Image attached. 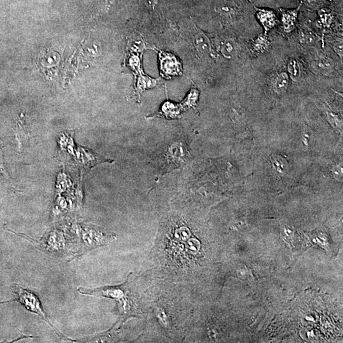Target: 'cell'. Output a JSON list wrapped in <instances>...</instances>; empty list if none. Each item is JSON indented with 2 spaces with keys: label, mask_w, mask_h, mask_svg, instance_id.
<instances>
[{
  "label": "cell",
  "mask_w": 343,
  "mask_h": 343,
  "mask_svg": "<svg viewBox=\"0 0 343 343\" xmlns=\"http://www.w3.org/2000/svg\"><path fill=\"white\" fill-rule=\"evenodd\" d=\"M139 279L150 328L174 342L185 340L192 318L185 288L153 274Z\"/></svg>",
  "instance_id": "1"
},
{
  "label": "cell",
  "mask_w": 343,
  "mask_h": 343,
  "mask_svg": "<svg viewBox=\"0 0 343 343\" xmlns=\"http://www.w3.org/2000/svg\"><path fill=\"white\" fill-rule=\"evenodd\" d=\"M157 239L151 254L153 275L182 285L188 284L198 242L190 227L180 217L168 216L161 223Z\"/></svg>",
  "instance_id": "2"
},
{
  "label": "cell",
  "mask_w": 343,
  "mask_h": 343,
  "mask_svg": "<svg viewBox=\"0 0 343 343\" xmlns=\"http://www.w3.org/2000/svg\"><path fill=\"white\" fill-rule=\"evenodd\" d=\"M80 294L113 299L116 301L119 321L124 323L127 319L144 317L141 289L139 277L132 278V273L121 285L106 286L95 289L78 288Z\"/></svg>",
  "instance_id": "3"
},
{
  "label": "cell",
  "mask_w": 343,
  "mask_h": 343,
  "mask_svg": "<svg viewBox=\"0 0 343 343\" xmlns=\"http://www.w3.org/2000/svg\"><path fill=\"white\" fill-rule=\"evenodd\" d=\"M13 293L16 294L17 298L12 300L13 301H17L21 303L28 311H32L33 313L37 314L41 318L44 320L46 322H47L50 326L54 330L56 334L62 339H69L68 337L63 336L60 331L53 326L51 323L49 319L47 318V315L45 314V311H43L42 304L40 303L39 299L33 293L32 291L26 290V289H23L21 287L17 285V284H12L10 286Z\"/></svg>",
  "instance_id": "4"
},
{
  "label": "cell",
  "mask_w": 343,
  "mask_h": 343,
  "mask_svg": "<svg viewBox=\"0 0 343 343\" xmlns=\"http://www.w3.org/2000/svg\"><path fill=\"white\" fill-rule=\"evenodd\" d=\"M311 67L316 72L324 76H331L335 70L333 60L323 53L316 56L311 62Z\"/></svg>",
  "instance_id": "5"
},
{
  "label": "cell",
  "mask_w": 343,
  "mask_h": 343,
  "mask_svg": "<svg viewBox=\"0 0 343 343\" xmlns=\"http://www.w3.org/2000/svg\"><path fill=\"white\" fill-rule=\"evenodd\" d=\"M249 1L255 9L257 19L265 29V35H267L269 31L273 29L277 25L278 20L275 13L272 10L260 9L253 4L250 0Z\"/></svg>",
  "instance_id": "6"
},
{
  "label": "cell",
  "mask_w": 343,
  "mask_h": 343,
  "mask_svg": "<svg viewBox=\"0 0 343 343\" xmlns=\"http://www.w3.org/2000/svg\"><path fill=\"white\" fill-rule=\"evenodd\" d=\"M301 3L295 9L290 10L279 8V12L281 14V21L282 24L284 32L290 33L293 32L296 27V24L298 17L302 6Z\"/></svg>",
  "instance_id": "7"
},
{
  "label": "cell",
  "mask_w": 343,
  "mask_h": 343,
  "mask_svg": "<svg viewBox=\"0 0 343 343\" xmlns=\"http://www.w3.org/2000/svg\"><path fill=\"white\" fill-rule=\"evenodd\" d=\"M188 152L185 146L182 142H176L170 146L167 153V160L174 164L181 165L185 162Z\"/></svg>",
  "instance_id": "8"
},
{
  "label": "cell",
  "mask_w": 343,
  "mask_h": 343,
  "mask_svg": "<svg viewBox=\"0 0 343 343\" xmlns=\"http://www.w3.org/2000/svg\"><path fill=\"white\" fill-rule=\"evenodd\" d=\"M193 43L197 51L202 55L207 56L212 52L211 41L207 36L201 30L196 29L193 36Z\"/></svg>",
  "instance_id": "9"
},
{
  "label": "cell",
  "mask_w": 343,
  "mask_h": 343,
  "mask_svg": "<svg viewBox=\"0 0 343 343\" xmlns=\"http://www.w3.org/2000/svg\"><path fill=\"white\" fill-rule=\"evenodd\" d=\"M290 78L288 73L280 72L276 73L271 80V87L273 91L279 96H283L288 91Z\"/></svg>",
  "instance_id": "10"
},
{
  "label": "cell",
  "mask_w": 343,
  "mask_h": 343,
  "mask_svg": "<svg viewBox=\"0 0 343 343\" xmlns=\"http://www.w3.org/2000/svg\"><path fill=\"white\" fill-rule=\"evenodd\" d=\"M217 12L225 19L235 20L241 16L242 9L240 5L233 2L220 7L217 9Z\"/></svg>",
  "instance_id": "11"
},
{
  "label": "cell",
  "mask_w": 343,
  "mask_h": 343,
  "mask_svg": "<svg viewBox=\"0 0 343 343\" xmlns=\"http://www.w3.org/2000/svg\"><path fill=\"white\" fill-rule=\"evenodd\" d=\"M219 50L224 58L232 59L239 52V47L234 40L227 38L220 42Z\"/></svg>",
  "instance_id": "12"
},
{
  "label": "cell",
  "mask_w": 343,
  "mask_h": 343,
  "mask_svg": "<svg viewBox=\"0 0 343 343\" xmlns=\"http://www.w3.org/2000/svg\"><path fill=\"white\" fill-rule=\"evenodd\" d=\"M162 70L167 75H176L178 73V63L175 58L169 55L162 56Z\"/></svg>",
  "instance_id": "13"
},
{
  "label": "cell",
  "mask_w": 343,
  "mask_h": 343,
  "mask_svg": "<svg viewBox=\"0 0 343 343\" xmlns=\"http://www.w3.org/2000/svg\"><path fill=\"white\" fill-rule=\"evenodd\" d=\"M270 46V40L265 34L258 36L252 43L253 50L257 53L265 52L269 49Z\"/></svg>",
  "instance_id": "14"
},
{
  "label": "cell",
  "mask_w": 343,
  "mask_h": 343,
  "mask_svg": "<svg viewBox=\"0 0 343 343\" xmlns=\"http://www.w3.org/2000/svg\"><path fill=\"white\" fill-rule=\"evenodd\" d=\"M288 71L289 78L294 81H297L301 78V66L295 59H291L288 64Z\"/></svg>",
  "instance_id": "15"
},
{
  "label": "cell",
  "mask_w": 343,
  "mask_h": 343,
  "mask_svg": "<svg viewBox=\"0 0 343 343\" xmlns=\"http://www.w3.org/2000/svg\"><path fill=\"white\" fill-rule=\"evenodd\" d=\"M179 112H180V109H179L178 106L171 103V102H167L163 105L160 115L161 117H165L167 119H178Z\"/></svg>",
  "instance_id": "16"
},
{
  "label": "cell",
  "mask_w": 343,
  "mask_h": 343,
  "mask_svg": "<svg viewBox=\"0 0 343 343\" xmlns=\"http://www.w3.org/2000/svg\"><path fill=\"white\" fill-rule=\"evenodd\" d=\"M274 170L278 175H284L288 171V165L286 161L280 157H275L272 160Z\"/></svg>",
  "instance_id": "17"
},
{
  "label": "cell",
  "mask_w": 343,
  "mask_h": 343,
  "mask_svg": "<svg viewBox=\"0 0 343 343\" xmlns=\"http://www.w3.org/2000/svg\"><path fill=\"white\" fill-rule=\"evenodd\" d=\"M9 178L6 168L4 165V157L1 144H0V181L7 180Z\"/></svg>",
  "instance_id": "18"
},
{
  "label": "cell",
  "mask_w": 343,
  "mask_h": 343,
  "mask_svg": "<svg viewBox=\"0 0 343 343\" xmlns=\"http://www.w3.org/2000/svg\"><path fill=\"white\" fill-rule=\"evenodd\" d=\"M302 4H304L309 9H318L321 5V0H300Z\"/></svg>",
  "instance_id": "19"
},
{
  "label": "cell",
  "mask_w": 343,
  "mask_h": 343,
  "mask_svg": "<svg viewBox=\"0 0 343 343\" xmlns=\"http://www.w3.org/2000/svg\"><path fill=\"white\" fill-rule=\"evenodd\" d=\"M299 40L301 43H309L311 42L312 37L310 33L302 31L301 33H299Z\"/></svg>",
  "instance_id": "20"
},
{
  "label": "cell",
  "mask_w": 343,
  "mask_h": 343,
  "mask_svg": "<svg viewBox=\"0 0 343 343\" xmlns=\"http://www.w3.org/2000/svg\"><path fill=\"white\" fill-rule=\"evenodd\" d=\"M334 49L335 52L337 53V54L339 56L341 59L342 58V42L341 41H338V42L335 43L334 47Z\"/></svg>",
  "instance_id": "21"
},
{
  "label": "cell",
  "mask_w": 343,
  "mask_h": 343,
  "mask_svg": "<svg viewBox=\"0 0 343 343\" xmlns=\"http://www.w3.org/2000/svg\"><path fill=\"white\" fill-rule=\"evenodd\" d=\"M333 173L335 178H336L337 180H339V179L342 178V167H340V166H337V167L334 168Z\"/></svg>",
  "instance_id": "22"
}]
</instances>
